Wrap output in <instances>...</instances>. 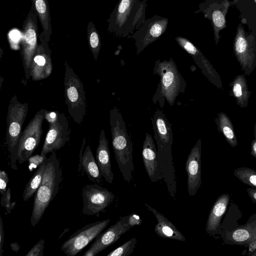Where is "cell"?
Here are the masks:
<instances>
[{"label":"cell","mask_w":256,"mask_h":256,"mask_svg":"<svg viewBox=\"0 0 256 256\" xmlns=\"http://www.w3.org/2000/svg\"><path fill=\"white\" fill-rule=\"evenodd\" d=\"M151 120L163 180L169 194L174 198L176 192V182L172 151L174 140L172 124L160 110L155 111Z\"/></svg>","instance_id":"6da1fadb"},{"label":"cell","mask_w":256,"mask_h":256,"mask_svg":"<svg viewBox=\"0 0 256 256\" xmlns=\"http://www.w3.org/2000/svg\"><path fill=\"white\" fill-rule=\"evenodd\" d=\"M153 74L158 75L160 78L152 101L154 104H158L161 108L166 102L173 106L176 98L180 94L184 93L186 82L178 71L172 58L168 60L155 61Z\"/></svg>","instance_id":"7a4b0ae2"},{"label":"cell","mask_w":256,"mask_h":256,"mask_svg":"<svg viewBox=\"0 0 256 256\" xmlns=\"http://www.w3.org/2000/svg\"><path fill=\"white\" fill-rule=\"evenodd\" d=\"M110 124L115 158L124 180L129 183L134 171L132 143L122 114L116 107L110 111Z\"/></svg>","instance_id":"3957f363"},{"label":"cell","mask_w":256,"mask_h":256,"mask_svg":"<svg viewBox=\"0 0 256 256\" xmlns=\"http://www.w3.org/2000/svg\"><path fill=\"white\" fill-rule=\"evenodd\" d=\"M62 171L56 151L48 158L42 182L36 192L30 218L35 226L41 220L46 210L57 194L61 182Z\"/></svg>","instance_id":"277c9868"},{"label":"cell","mask_w":256,"mask_h":256,"mask_svg":"<svg viewBox=\"0 0 256 256\" xmlns=\"http://www.w3.org/2000/svg\"><path fill=\"white\" fill-rule=\"evenodd\" d=\"M28 110V102H20L16 94L12 98L8 108L6 144L10 154L11 167L14 170H17L19 140Z\"/></svg>","instance_id":"5b68a950"},{"label":"cell","mask_w":256,"mask_h":256,"mask_svg":"<svg viewBox=\"0 0 256 256\" xmlns=\"http://www.w3.org/2000/svg\"><path fill=\"white\" fill-rule=\"evenodd\" d=\"M64 96L68 112L74 120L80 124L86 114V92L82 82L73 69L65 62Z\"/></svg>","instance_id":"8992f818"},{"label":"cell","mask_w":256,"mask_h":256,"mask_svg":"<svg viewBox=\"0 0 256 256\" xmlns=\"http://www.w3.org/2000/svg\"><path fill=\"white\" fill-rule=\"evenodd\" d=\"M45 120L48 124V129L40 154L42 156L62 148L69 141L71 132L64 113L46 110Z\"/></svg>","instance_id":"52a82bcc"},{"label":"cell","mask_w":256,"mask_h":256,"mask_svg":"<svg viewBox=\"0 0 256 256\" xmlns=\"http://www.w3.org/2000/svg\"><path fill=\"white\" fill-rule=\"evenodd\" d=\"M38 16L32 6L22 26L20 39V54L24 69L22 80L26 85L30 77V64L38 46Z\"/></svg>","instance_id":"ba28073f"},{"label":"cell","mask_w":256,"mask_h":256,"mask_svg":"<svg viewBox=\"0 0 256 256\" xmlns=\"http://www.w3.org/2000/svg\"><path fill=\"white\" fill-rule=\"evenodd\" d=\"M234 52L244 74L250 76L256 68V32H246L241 23L234 37Z\"/></svg>","instance_id":"9c48e42d"},{"label":"cell","mask_w":256,"mask_h":256,"mask_svg":"<svg viewBox=\"0 0 256 256\" xmlns=\"http://www.w3.org/2000/svg\"><path fill=\"white\" fill-rule=\"evenodd\" d=\"M140 0H118L107 20L108 31L118 38L131 34L132 24Z\"/></svg>","instance_id":"30bf717a"},{"label":"cell","mask_w":256,"mask_h":256,"mask_svg":"<svg viewBox=\"0 0 256 256\" xmlns=\"http://www.w3.org/2000/svg\"><path fill=\"white\" fill-rule=\"evenodd\" d=\"M46 110L44 109L38 110L22 132L18 160L20 164L28 160L40 142L42 134V124L45 119Z\"/></svg>","instance_id":"8fae6325"},{"label":"cell","mask_w":256,"mask_h":256,"mask_svg":"<svg viewBox=\"0 0 256 256\" xmlns=\"http://www.w3.org/2000/svg\"><path fill=\"white\" fill-rule=\"evenodd\" d=\"M110 220L95 222L78 230L63 243L61 250L68 256H76L103 231Z\"/></svg>","instance_id":"7c38bea8"},{"label":"cell","mask_w":256,"mask_h":256,"mask_svg":"<svg viewBox=\"0 0 256 256\" xmlns=\"http://www.w3.org/2000/svg\"><path fill=\"white\" fill-rule=\"evenodd\" d=\"M168 23L167 18L156 14L146 19L138 30L126 37L134 40L137 55L164 34Z\"/></svg>","instance_id":"4fadbf2b"},{"label":"cell","mask_w":256,"mask_h":256,"mask_svg":"<svg viewBox=\"0 0 256 256\" xmlns=\"http://www.w3.org/2000/svg\"><path fill=\"white\" fill-rule=\"evenodd\" d=\"M82 197V213L98 216L113 202L115 196L107 188L94 184L83 188Z\"/></svg>","instance_id":"5bb4252c"},{"label":"cell","mask_w":256,"mask_h":256,"mask_svg":"<svg viewBox=\"0 0 256 256\" xmlns=\"http://www.w3.org/2000/svg\"><path fill=\"white\" fill-rule=\"evenodd\" d=\"M175 40L178 44L192 58L204 76L218 89L223 90L220 76L209 60L204 56L200 50L188 38L178 36Z\"/></svg>","instance_id":"9a60e30c"},{"label":"cell","mask_w":256,"mask_h":256,"mask_svg":"<svg viewBox=\"0 0 256 256\" xmlns=\"http://www.w3.org/2000/svg\"><path fill=\"white\" fill-rule=\"evenodd\" d=\"M230 6L228 0L219 2L218 0H205L198 6V10L194 13L202 12L204 18L210 20L214 32L216 44L220 38V31L226 27V16Z\"/></svg>","instance_id":"2e32d148"},{"label":"cell","mask_w":256,"mask_h":256,"mask_svg":"<svg viewBox=\"0 0 256 256\" xmlns=\"http://www.w3.org/2000/svg\"><path fill=\"white\" fill-rule=\"evenodd\" d=\"M128 218V216L120 218L105 232L98 235L83 256H95L118 240L124 234L130 229L127 224Z\"/></svg>","instance_id":"e0dca14e"},{"label":"cell","mask_w":256,"mask_h":256,"mask_svg":"<svg viewBox=\"0 0 256 256\" xmlns=\"http://www.w3.org/2000/svg\"><path fill=\"white\" fill-rule=\"evenodd\" d=\"M202 140L198 139L192 148L186 162L188 174V191L190 196H194L202 184Z\"/></svg>","instance_id":"ac0fdd59"},{"label":"cell","mask_w":256,"mask_h":256,"mask_svg":"<svg viewBox=\"0 0 256 256\" xmlns=\"http://www.w3.org/2000/svg\"><path fill=\"white\" fill-rule=\"evenodd\" d=\"M52 71V52L48 43L40 42L36 50L30 64V77L34 81L48 78Z\"/></svg>","instance_id":"d6986e66"},{"label":"cell","mask_w":256,"mask_h":256,"mask_svg":"<svg viewBox=\"0 0 256 256\" xmlns=\"http://www.w3.org/2000/svg\"><path fill=\"white\" fill-rule=\"evenodd\" d=\"M142 158L146 172L152 182L163 179L157 148L151 134L146 132L142 148Z\"/></svg>","instance_id":"ffe728a7"},{"label":"cell","mask_w":256,"mask_h":256,"mask_svg":"<svg viewBox=\"0 0 256 256\" xmlns=\"http://www.w3.org/2000/svg\"><path fill=\"white\" fill-rule=\"evenodd\" d=\"M256 240V213L251 216L246 224L230 232H226L223 236L225 244H248Z\"/></svg>","instance_id":"44dd1931"},{"label":"cell","mask_w":256,"mask_h":256,"mask_svg":"<svg viewBox=\"0 0 256 256\" xmlns=\"http://www.w3.org/2000/svg\"><path fill=\"white\" fill-rule=\"evenodd\" d=\"M230 195L224 194L218 197L209 214L206 231L211 236L219 234L222 218L228 206Z\"/></svg>","instance_id":"7402d4cb"},{"label":"cell","mask_w":256,"mask_h":256,"mask_svg":"<svg viewBox=\"0 0 256 256\" xmlns=\"http://www.w3.org/2000/svg\"><path fill=\"white\" fill-rule=\"evenodd\" d=\"M96 160L102 176L108 183L112 184L114 174L112 170L108 142L104 128L100 134L98 145L96 150Z\"/></svg>","instance_id":"603a6c76"},{"label":"cell","mask_w":256,"mask_h":256,"mask_svg":"<svg viewBox=\"0 0 256 256\" xmlns=\"http://www.w3.org/2000/svg\"><path fill=\"white\" fill-rule=\"evenodd\" d=\"M86 138H84L79 156L78 172L82 168L84 172L92 182L100 184L102 175L96 160H95L90 145L87 146L84 150L86 144Z\"/></svg>","instance_id":"cb8c5ba5"},{"label":"cell","mask_w":256,"mask_h":256,"mask_svg":"<svg viewBox=\"0 0 256 256\" xmlns=\"http://www.w3.org/2000/svg\"><path fill=\"white\" fill-rule=\"evenodd\" d=\"M147 210H150L155 216L158 223L155 226L156 234L162 238H170L184 242L186 238L164 215L154 208L145 204Z\"/></svg>","instance_id":"d4e9b609"},{"label":"cell","mask_w":256,"mask_h":256,"mask_svg":"<svg viewBox=\"0 0 256 256\" xmlns=\"http://www.w3.org/2000/svg\"><path fill=\"white\" fill-rule=\"evenodd\" d=\"M32 5L41 24L42 32L39 36L40 42H49L52 33L51 18L48 0H32Z\"/></svg>","instance_id":"484cf974"},{"label":"cell","mask_w":256,"mask_h":256,"mask_svg":"<svg viewBox=\"0 0 256 256\" xmlns=\"http://www.w3.org/2000/svg\"><path fill=\"white\" fill-rule=\"evenodd\" d=\"M230 91L228 94L234 97L236 104L242 108L248 106L251 92L250 90L244 74L236 76L229 84Z\"/></svg>","instance_id":"4316f807"},{"label":"cell","mask_w":256,"mask_h":256,"mask_svg":"<svg viewBox=\"0 0 256 256\" xmlns=\"http://www.w3.org/2000/svg\"><path fill=\"white\" fill-rule=\"evenodd\" d=\"M238 10L241 24H246L250 32H256V0H233Z\"/></svg>","instance_id":"83f0119b"},{"label":"cell","mask_w":256,"mask_h":256,"mask_svg":"<svg viewBox=\"0 0 256 256\" xmlns=\"http://www.w3.org/2000/svg\"><path fill=\"white\" fill-rule=\"evenodd\" d=\"M214 121L218 131L224 136L228 144L232 148L236 146L238 142L236 134L232 122L226 114L222 112H218Z\"/></svg>","instance_id":"f1b7e54d"},{"label":"cell","mask_w":256,"mask_h":256,"mask_svg":"<svg viewBox=\"0 0 256 256\" xmlns=\"http://www.w3.org/2000/svg\"><path fill=\"white\" fill-rule=\"evenodd\" d=\"M46 162V160L38 168L26 184L22 193V198L24 201L28 200L38 188L43 178Z\"/></svg>","instance_id":"f546056e"},{"label":"cell","mask_w":256,"mask_h":256,"mask_svg":"<svg viewBox=\"0 0 256 256\" xmlns=\"http://www.w3.org/2000/svg\"><path fill=\"white\" fill-rule=\"evenodd\" d=\"M88 46L96 60H97L101 48L100 34L92 22H90L87 27Z\"/></svg>","instance_id":"4dcf8cb0"},{"label":"cell","mask_w":256,"mask_h":256,"mask_svg":"<svg viewBox=\"0 0 256 256\" xmlns=\"http://www.w3.org/2000/svg\"><path fill=\"white\" fill-rule=\"evenodd\" d=\"M234 176L244 184L256 188V171L248 167L238 168L234 170Z\"/></svg>","instance_id":"1f68e13d"},{"label":"cell","mask_w":256,"mask_h":256,"mask_svg":"<svg viewBox=\"0 0 256 256\" xmlns=\"http://www.w3.org/2000/svg\"><path fill=\"white\" fill-rule=\"evenodd\" d=\"M147 0H140L131 27V34L138 30L146 21V12L147 8Z\"/></svg>","instance_id":"d6a6232c"},{"label":"cell","mask_w":256,"mask_h":256,"mask_svg":"<svg viewBox=\"0 0 256 256\" xmlns=\"http://www.w3.org/2000/svg\"><path fill=\"white\" fill-rule=\"evenodd\" d=\"M137 240L133 238L110 252L107 256H129L134 251Z\"/></svg>","instance_id":"836d02e7"},{"label":"cell","mask_w":256,"mask_h":256,"mask_svg":"<svg viewBox=\"0 0 256 256\" xmlns=\"http://www.w3.org/2000/svg\"><path fill=\"white\" fill-rule=\"evenodd\" d=\"M0 204L2 207L6 209V214H10L12 209L16 206V202L11 203V192L10 189H7L6 192L2 195Z\"/></svg>","instance_id":"e575fe53"},{"label":"cell","mask_w":256,"mask_h":256,"mask_svg":"<svg viewBox=\"0 0 256 256\" xmlns=\"http://www.w3.org/2000/svg\"><path fill=\"white\" fill-rule=\"evenodd\" d=\"M44 240H40L27 252L26 256H42L44 255Z\"/></svg>","instance_id":"d590c367"},{"label":"cell","mask_w":256,"mask_h":256,"mask_svg":"<svg viewBox=\"0 0 256 256\" xmlns=\"http://www.w3.org/2000/svg\"><path fill=\"white\" fill-rule=\"evenodd\" d=\"M47 158L46 156H42L40 154H36L30 156L28 160L30 168H38L46 160Z\"/></svg>","instance_id":"8d00e7d4"},{"label":"cell","mask_w":256,"mask_h":256,"mask_svg":"<svg viewBox=\"0 0 256 256\" xmlns=\"http://www.w3.org/2000/svg\"><path fill=\"white\" fill-rule=\"evenodd\" d=\"M9 178L8 174L4 170L0 172V192L2 195L4 194L6 192V188Z\"/></svg>","instance_id":"74e56055"},{"label":"cell","mask_w":256,"mask_h":256,"mask_svg":"<svg viewBox=\"0 0 256 256\" xmlns=\"http://www.w3.org/2000/svg\"><path fill=\"white\" fill-rule=\"evenodd\" d=\"M142 222V218L138 215L136 214H132L128 215L127 224L130 228H132L134 226L140 225Z\"/></svg>","instance_id":"f35d334b"},{"label":"cell","mask_w":256,"mask_h":256,"mask_svg":"<svg viewBox=\"0 0 256 256\" xmlns=\"http://www.w3.org/2000/svg\"><path fill=\"white\" fill-rule=\"evenodd\" d=\"M4 224L2 222V218L1 216H0V256H2L4 250H3V246L4 244Z\"/></svg>","instance_id":"ab89813d"},{"label":"cell","mask_w":256,"mask_h":256,"mask_svg":"<svg viewBox=\"0 0 256 256\" xmlns=\"http://www.w3.org/2000/svg\"><path fill=\"white\" fill-rule=\"evenodd\" d=\"M254 138L251 142L250 154L256 158V122L254 125Z\"/></svg>","instance_id":"60d3db41"},{"label":"cell","mask_w":256,"mask_h":256,"mask_svg":"<svg viewBox=\"0 0 256 256\" xmlns=\"http://www.w3.org/2000/svg\"><path fill=\"white\" fill-rule=\"evenodd\" d=\"M246 192L252 202L256 204V188H248L246 189Z\"/></svg>","instance_id":"b9f144b4"},{"label":"cell","mask_w":256,"mask_h":256,"mask_svg":"<svg viewBox=\"0 0 256 256\" xmlns=\"http://www.w3.org/2000/svg\"><path fill=\"white\" fill-rule=\"evenodd\" d=\"M256 250V240L248 244V256L252 252Z\"/></svg>","instance_id":"7bdbcfd3"},{"label":"cell","mask_w":256,"mask_h":256,"mask_svg":"<svg viewBox=\"0 0 256 256\" xmlns=\"http://www.w3.org/2000/svg\"><path fill=\"white\" fill-rule=\"evenodd\" d=\"M10 248L14 252H18L20 249V246L17 242H13L10 244Z\"/></svg>","instance_id":"ee69618b"},{"label":"cell","mask_w":256,"mask_h":256,"mask_svg":"<svg viewBox=\"0 0 256 256\" xmlns=\"http://www.w3.org/2000/svg\"><path fill=\"white\" fill-rule=\"evenodd\" d=\"M248 256H256V250L252 252Z\"/></svg>","instance_id":"f6af8a7d"},{"label":"cell","mask_w":256,"mask_h":256,"mask_svg":"<svg viewBox=\"0 0 256 256\" xmlns=\"http://www.w3.org/2000/svg\"></svg>","instance_id":"bcb514c9"}]
</instances>
